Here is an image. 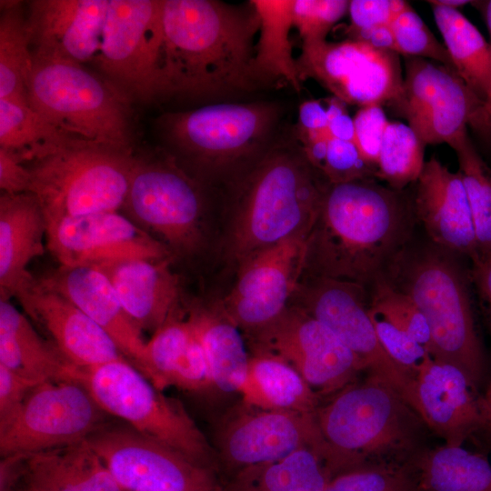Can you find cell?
I'll list each match as a JSON object with an SVG mask.
<instances>
[{
	"mask_svg": "<svg viewBox=\"0 0 491 491\" xmlns=\"http://www.w3.org/2000/svg\"><path fill=\"white\" fill-rule=\"evenodd\" d=\"M323 458V448L309 446L254 467L260 472L262 491H326L330 479Z\"/></svg>",
	"mask_w": 491,
	"mask_h": 491,
	"instance_id": "40",
	"label": "cell"
},
{
	"mask_svg": "<svg viewBox=\"0 0 491 491\" xmlns=\"http://www.w3.org/2000/svg\"><path fill=\"white\" fill-rule=\"evenodd\" d=\"M368 291L370 308L414 337L428 351L431 341L429 326L415 302L384 278L376 281Z\"/></svg>",
	"mask_w": 491,
	"mask_h": 491,
	"instance_id": "41",
	"label": "cell"
},
{
	"mask_svg": "<svg viewBox=\"0 0 491 491\" xmlns=\"http://www.w3.org/2000/svg\"><path fill=\"white\" fill-rule=\"evenodd\" d=\"M32 52L20 2L1 1L0 99L28 105Z\"/></svg>",
	"mask_w": 491,
	"mask_h": 491,
	"instance_id": "37",
	"label": "cell"
},
{
	"mask_svg": "<svg viewBox=\"0 0 491 491\" xmlns=\"http://www.w3.org/2000/svg\"><path fill=\"white\" fill-rule=\"evenodd\" d=\"M404 472L388 466L356 469L330 480L326 491H411Z\"/></svg>",
	"mask_w": 491,
	"mask_h": 491,
	"instance_id": "46",
	"label": "cell"
},
{
	"mask_svg": "<svg viewBox=\"0 0 491 491\" xmlns=\"http://www.w3.org/2000/svg\"><path fill=\"white\" fill-rule=\"evenodd\" d=\"M169 262L133 258L94 266L107 276L123 307L140 328L155 333L177 318L179 282Z\"/></svg>",
	"mask_w": 491,
	"mask_h": 491,
	"instance_id": "27",
	"label": "cell"
},
{
	"mask_svg": "<svg viewBox=\"0 0 491 491\" xmlns=\"http://www.w3.org/2000/svg\"><path fill=\"white\" fill-rule=\"evenodd\" d=\"M1 491H125L86 440L1 458Z\"/></svg>",
	"mask_w": 491,
	"mask_h": 491,
	"instance_id": "20",
	"label": "cell"
},
{
	"mask_svg": "<svg viewBox=\"0 0 491 491\" xmlns=\"http://www.w3.org/2000/svg\"><path fill=\"white\" fill-rule=\"evenodd\" d=\"M327 124V111L320 101L307 100L301 104L296 130L326 131L328 130Z\"/></svg>",
	"mask_w": 491,
	"mask_h": 491,
	"instance_id": "52",
	"label": "cell"
},
{
	"mask_svg": "<svg viewBox=\"0 0 491 491\" xmlns=\"http://www.w3.org/2000/svg\"><path fill=\"white\" fill-rule=\"evenodd\" d=\"M82 370L81 382L107 415L208 466L211 449L184 406L127 360Z\"/></svg>",
	"mask_w": 491,
	"mask_h": 491,
	"instance_id": "9",
	"label": "cell"
},
{
	"mask_svg": "<svg viewBox=\"0 0 491 491\" xmlns=\"http://www.w3.org/2000/svg\"><path fill=\"white\" fill-rule=\"evenodd\" d=\"M37 385L0 364V426L15 415L30 391Z\"/></svg>",
	"mask_w": 491,
	"mask_h": 491,
	"instance_id": "49",
	"label": "cell"
},
{
	"mask_svg": "<svg viewBox=\"0 0 491 491\" xmlns=\"http://www.w3.org/2000/svg\"><path fill=\"white\" fill-rule=\"evenodd\" d=\"M353 40L361 41L385 51H396V42L391 25H381L352 33Z\"/></svg>",
	"mask_w": 491,
	"mask_h": 491,
	"instance_id": "53",
	"label": "cell"
},
{
	"mask_svg": "<svg viewBox=\"0 0 491 491\" xmlns=\"http://www.w3.org/2000/svg\"><path fill=\"white\" fill-rule=\"evenodd\" d=\"M83 145L62 131L29 105L0 99V147L16 153L32 163Z\"/></svg>",
	"mask_w": 491,
	"mask_h": 491,
	"instance_id": "35",
	"label": "cell"
},
{
	"mask_svg": "<svg viewBox=\"0 0 491 491\" xmlns=\"http://www.w3.org/2000/svg\"><path fill=\"white\" fill-rule=\"evenodd\" d=\"M315 416L334 468L406 449L417 416L395 388L369 376L340 390Z\"/></svg>",
	"mask_w": 491,
	"mask_h": 491,
	"instance_id": "7",
	"label": "cell"
},
{
	"mask_svg": "<svg viewBox=\"0 0 491 491\" xmlns=\"http://www.w3.org/2000/svg\"><path fill=\"white\" fill-rule=\"evenodd\" d=\"M85 440L125 491H221L207 466L124 422L110 420Z\"/></svg>",
	"mask_w": 491,
	"mask_h": 491,
	"instance_id": "14",
	"label": "cell"
},
{
	"mask_svg": "<svg viewBox=\"0 0 491 491\" xmlns=\"http://www.w3.org/2000/svg\"><path fill=\"white\" fill-rule=\"evenodd\" d=\"M456 258L433 244L416 249L406 246L383 278L406 294L424 315L431 335L429 355L457 366L476 390L486 360L467 276Z\"/></svg>",
	"mask_w": 491,
	"mask_h": 491,
	"instance_id": "5",
	"label": "cell"
},
{
	"mask_svg": "<svg viewBox=\"0 0 491 491\" xmlns=\"http://www.w3.org/2000/svg\"><path fill=\"white\" fill-rule=\"evenodd\" d=\"M31 321L73 366L86 369L125 359L113 339L70 300L33 282L17 296ZM126 360V359H125Z\"/></svg>",
	"mask_w": 491,
	"mask_h": 491,
	"instance_id": "23",
	"label": "cell"
},
{
	"mask_svg": "<svg viewBox=\"0 0 491 491\" xmlns=\"http://www.w3.org/2000/svg\"><path fill=\"white\" fill-rule=\"evenodd\" d=\"M0 364L28 380H79L83 370L70 364L10 300L0 299Z\"/></svg>",
	"mask_w": 491,
	"mask_h": 491,
	"instance_id": "29",
	"label": "cell"
},
{
	"mask_svg": "<svg viewBox=\"0 0 491 491\" xmlns=\"http://www.w3.org/2000/svg\"><path fill=\"white\" fill-rule=\"evenodd\" d=\"M479 5H482V11L484 13V15H485V18H486V25H487V27H488V30H489V33H490V36H491V0L479 2ZM486 110H487L488 115L491 116V94H490V97L488 99V102L486 104Z\"/></svg>",
	"mask_w": 491,
	"mask_h": 491,
	"instance_id": "56",
	"label": "cell"
},
{
	"mask_svg": "<svg viewBox=\"0 0 491 491\" xmlns=\"http://www.w3.org/2000/svg\"><path fill=\"white\" fill-rule=\"evenodd\" d=\"M163 0H108L95 62L128 101L166 97L162 73Z\"/></svg>",
	"mask_w": 491,
	"mask_h": 491,
	"instance_id": "11",
	"label": "cell"
},
{
	"mask_svg": "<svg viewBox=\"0 0 491 491\" xmlns=\"http://www.w3.org/2000/svg\"><path fill=\"white\" fill-rule=\"evenodd\" d=\"M408 6L409 4L402 0L349 1L350 30L355 33L376 25H391Z\"/></svg>",
	"mask_w": 491,
	"mask_h": 491,
	"instance_id": "48",
	"label": "cell"
},
{
	"mask_svg": "<svg viewBox=\"0 0 491 491\" xmlns=\"http://www.w3.org/2000/svg\"><path fill=\"white\" fill-rule=\"evenodd\" d=\"M316 173L295 133L281 134L241 178L234 231L238 257L246 260L296 234L310 235L326 186Z\"/></svg>",
	"mask_w": 491,
	"mask_h": 491,
	"instance_id": "3",
	"label": "cell"
},
{
	"mask_svg": "<svg viewBox=\"0 0 491 491\" xmlns=\"http://www.w3.org/2000/svg\"><path fill=\"white\" fill-rule=\"evenodd\" d=\"M282 108L274 101L213 103L157 119L163 150L203 185L235 168L248 173L281 135Z\"/></svg>",
	"mask_w": 491,
	"mask_h": 491,
	"instance_id": "4",
	"label": "cell"
},
{
	"mask_svg": "<svg viewBox=\"0 0 491 491\" xmlns=\"http://www.w3.org/2000/svg\"><path fill=\"white\" fill-rule=\"evenodd\" d=\"M418 469L426 491H491V464L462 446L445 444L426 453Z\"/></svg>",
	"mask_w": 491,
	"mask_h": 491,
	"instance_id": "36",
	"label": "cell"
},
{
	"mask_svg": "<svg viewBox=\"0 0 491 491\" xmlns=\"http://www.w3.org/2000/svg\"><path fill=\"white\" fill-rule=\"evenodd\" d=\"M26 28L33 56L84 65L100 47L108 0L28 2Z\"/></svg>",
	"mask_w": 491,
	"mask_h": 491,
	"instance_id": "21",
	"label": "cell"
},
{
	"mask_svg": "<svg viewBox=\"0 0 491 491\" xmlns=\"http://www.w3.org/2000/svg\"><path fill=\"white\" fill-rule=\"evenodd\" d=\"M256 332L267 352L289 363L314 391H340L365 370L329 327L304 310H286Z\"/></svg>",
	"mask_w": 491,
	"mask_h": 491,
	"instance_id": "16",
	"label": "cell"
},
{
	"mask_svg": "<svg viewBox=\"0 0 491 491\" xmlns=\"http://www.w3.org/2000/svg\"><path fill=\"white\" fill-rule=\"evenodd\" d=\"M38 281L82 310L115 343L125 358L149 380L143 330L123 307L107 276L94 266H59Z\"/></svg>",
	"mask_w": 491,
	"mask_h": 491,
	"instance_id": "25",
	"label": "cell"
},
{
	"mask_svg": "<svg viewBox=\"0 0 491 491\" xmlns=\"http://www.w3.org/2000/svg\"><path fill=\"white\" fill-rule=\"evenodd\" d=\"M353 119L355 144L364 159L376 170L382 141L390 120L379 105L360 107Z\"/></svg>",
	"mask_w": 491,
	"mask_h": 491,
	"instance_id": "47",
	"label": "cell"
},
{
	"mask_svg": "<svg viewBox=\"0 0 491 491\" xmlns=\"http://www.w3.org/2000/svg\"><path fill=\"white\" fill-rule=\"evenodd\" d=\"M45 245L59 266H64L172 257L167 246L118 211L69 217L50 224Z\"/></svg>",
	"mask_w": 491,
	"mask_h": 491,
	"instance_id": "19",
	"label": "cell"
},
{
	"mask_svg": "<svg viewBox=\"0 0 491 491\" xmlns=\"http://www.w3.org/2000/svg\"><path fill=\"white\" fill-rule=\"evenodd\" d=\"M391 26L396 54L428 59L455 69L446 46L410 5L393 21Z\"/></svg>",
	"mask_w": 491,
	"mask_h": 491,
	"instance_id": "42",
	"label": "cell"
},
{
	"mask_svg": "<svg viewBox=\"0 0 491 491\" xmlns=\"http://www.w3.org/2000/svg\"><path fill=\"white\" fill-rule=\"evenodd\" d=\"M377 337L389 357L412 376L429 356L427 349L407 333L370 308Z\"/></svg>",
	"mask_w": 491,
	"mask_h": 491,
	"instance_id": "45",
	"label": "cell"
},
{
	"mask_svg": "<svg viewBox=\"0 0 491 491\" xmlns=\"http://www.w3.org/2000/svg\"><path fill=\"white\" fill-rule=\"evenodd\" d=\"M476 389L457 366L430 355L413 374L406 402L448 446L479 430Z\"/></svg>",
	"mask_w": 491,
	"mask_h": 491,
	"instance_id": "22",
	"label": "cell"
},
{
	"mask_svg": "<svg viewBox=\"0 0 491 491\" xmlns=\"http://www.w3.org/2000/svg\"><path fill=\"white\" fill-rule=\"evenodd\" d=\"M135 155L96 145L75 146L25 164L29 192L47 225L65 218L118 211L128 191Z\"/></svg>",
	"mask_w": 491,
	"mask_h": 491,
	"instance_id": "8",
	"label": "cell"
},
{
	"mask_svg": "<svg viewBox=\"0 0 491 491\" xmlns=\"http://www.w3.org/2000/svg\"><path fill=\"white\" fill-rule=\"evenodd\" d=\"M309 446L324 447L315 413L259 409L234 421L223 438L225 457L248 468Z\"/></svg>",
	"mask_w": 491,
	"mask_h": 491,
	"instance_id": "26",
	"label": "cell"
},
{
	"mask_svg": "<svg viewBox=\"0 0 491 491\" xmlns=\"http://www.w3.org/2000/svg\"><path fill=\"white\" fill-rule=\"evenodd\" d=\"M112 418L79 380L38 384L0 426L1 458L85 440Z\"/></svg>",
	"mask_w": 491,
	"mask_h": 491,
	"instance_id": "13",
	"label": "cell"
},
{
	"mask_svg": "<svg viewBox=\"0 0 491 491\" xmlns=\"http://www.w3.org/2000/svg\"><path fill=\"white\" fill-rule=\"evenodd\" d=\"M300 80L313 78L346 104L396 105L403 92L398 54L348 40L303 45Z\"/></svg>",
	"mask_w": 491,
	"mask_h": 491,
	"instance_id": "15",
	"label": "cell"
},
{
	"mask_svg": "<svg viewBox=\"0 0 491 491\" xmlns=\"http://www.w3.org/2000/svg\"><path fill=\"white\" fill-rule=\"evenodd\" d=\"M128 103L105 78L84 65L32 55L28 105L82 142L132 153Z\"/></svg>",
	"mask_w": 491,
	"mask_h": 491,
	"instance_id": "6",
	"label": "cell"
},
{
	"mask_svg": "<svg viewBox=\"0 0 491 491\" xmlns=\"http://www.w3.org/2000/svg\"><path fill=\"white\" fill-rule=\"evenodd\" d=\"M413 210L436 246L456 256L478 260L470 205L460 173L437 158L425 162L416 182Z\"/></svg>",
	"mask_w": 491,
	"mask_h": 491,
	"instance_id": "24",
	"label": "cell"
},
{
	"mask_svg": "<svg viewBox=\"0 0 491 491\" xmlns=\"http://www.w3.org/2000/svg\"><path fill=\"white\" fill-rule=\"evenodd\" d=\"M427 2L428 4L439 5L454 9H457L458 7L464 6L467 4H474V2L466 0H429Z\"/></svg>",
	"mask_w": 491,
	"mask_h": 491,
	"instance_id": "57",
	"label": "cell"
},
{
	"mask_svg": "<svg viewBox=\"0 0 491 491\" xmlns=\"http://www.w3.org/2000/svg\"><path fill=\"white\" fill-rule=\"evenodd\" d=\"M429 5L455 70L486 107L491 94V45L457 9Z\"/></svg>",
	"mask_w": 491,
	"mask_h": 491,
	"instance_id": "33",
	"label": "cell"
},
{
	"mask_svg": "<svg viewBox=\"0 0 491 491\" xmlns=\"http://www.w3.org/2000/svg\"><path fill=\"white\" fill-rule=\"evenodd\" d=\"M47 222L30 192L0 195V299L10 300L35 279L29 263L45 253Z\"/></svg>",
	"mask_w": 491,
	"mask_h": 491,
	"instance_id": "28",
	"label": "cell"
},
{
	"mask_svg": "<svg viewBox=\"0 0 491 491\" xmlns=\"http://www.w3.org/2000/svg\"><path fill=\"white\" fill-rule=\"evenodd\" d=\"M309 234H296L244 260L223 306L236 326L258 331L285 311L306 265Z\"/></svg>",
	"mask_w": 491,
	"mask_h": 491,
	"instance_id": "18",
	"label": "cell"
},
{
	"mask_svg": "<svg viewBox=\"0 0 491 491\" xmlns=\"http://www.w3.org/2000/svg\"><path fill=\"white\" fill-rule=\"evenodd\" d=\"M327 183L339 184L376 176V170L362 156L353 142L330 138L317 170Z\"/></svg>",
	"mask_w": 491,
	"mask_h": 491,
	"instance_id": "44",
	"label": "cell"
},
{
	"mask_svg": "<svg viewBox=\"0 0 491 491\" xmlns=\"http://www.w3.org/2000/svg\"><path fill=\"white\" fill-rule=\"evenodd\" d=\"M452 148L457 156L458 172L472 213L477 243V264L491 258V169L479 155L468 134Z\"/></svg>",
	"mask_w": 491,
	"mask_h": 491,
	"instance_id": "38",
	"label": "cell"
},
{
	"mask_svg": "<svg viewBox=\"0 0 491 491\" xmlns=\"http://www.w3.org/2000/svg\"><path fill=\"white\" fill-rule=\"evenodd\" d=\"M408 201L372 178L327 183L307 241L306 264L316 277L371 287L407 246Z\"/></svg>",
	"mask_w": 491,
	"mask_h": 491,
	"instance_id": "2",
	"label": "cell"
},
{
	"mask_svg": "<svg viewBox=\"0 0 491 491\" xmlns=\"http://www.w3.org/2000/svg\"><path fill=\"white\" fill-rule=\"evenodd\" d=\"M472 277L488 307L491 319V258L472 265Z\"/></svg>",
	"mask_w": 491,
	"mask_h": 491,
	"instance_id": "54",
	"label": "cell"
},
{
	"mask_svg": "<svg viewBox=\"0 0 491 491\" xmlns=\"http://www.w3.org/2000/svg\"><path fill=\"white\" fill-rule=\"evenodd\" d=\"M31 175L22 158L15 152L0 147V189L5 194L29 192Z\"/></svg>",
	"mask_w": 491,
	"mask_h": 491,
	"instance_id": "50",
	"label": "cell"
},
{
	"mask_svg": "<svg viewBox=\"0 0 491 491\" xmlns=\"http://www.w3.org/2000/svg\"><path fill=\"white\" fill-rule=\"evenodd\" d=\"M349 8L346 0H295L294 26L303 40V45L326 41L332 26Z\"/></svg>",
	"mask_w": 491,
	"mask_h": 491,
	"instance_id": "43",
	"label": "cell"
},
{
	"mask_svg": "<svg viewBox=\"0 0 491 491\" xmlns=\"http://www.w3.org/2000/svg\"><path fill=\"white\" fill-rule=\"evenodd\" d=\"M162 73L167 96L224 103L258 88L259 17L249 1L163 0Z\"/></svg>",
	"mask_w": 491,
	"mask_h": 491,
	"instance_id": "1",
	"label": "cell"
},
{
	"mask_svg": "<svg viewBox=\"0 0 491 491\" xmlns=\"http://www.w3.org/2000/svg\"><path fill=\"white\" fill-rule=\"evenodd\" d=\"M346 105L336 96L327 100V129L332 138L355 143L354 119L348 115Z\"/></svg>",
	"mask_w": 491,
	"mask_h": 491,
	"instance_id": "51",
	"label": "cell"
},
{
	"mask_svg": "<svg viewBox=\"0 0 491 491\" xmlns=\"http://www.w3.org/2000/svg\"><path fill=\"white\" fill-rule=\"evenodd\" d=\"M187 320L204 348L212 386L223 392L239 393L250 357L237 326L205 310H193Z\"/></svg>",
	"mask_w": 491,
	"mask_h": 491,
	"instance_id": "34",
	"label": "cell"
},
{
	"mask_svg": "<svg viewBox=\"0 0 491 491\" xmlns=\"http://www.w3.org/2000/svg\"><path fill=\"white\" fill-rule=\"evenodd\" d=\"M204 185L163 149L156 155L135 156L122 208L171 253L189 254L202 239Z\"/></svg>",
	"mask_w": 491,
	"mask_h": 491,
	"instance_id": "10",
	"label": "cell"
},
{
	"mask_svg": "<svg viewBox=\"0 0 491 491\" xmlns=\"http://www.w3.org/2000/svg\"><path fill=\"white\" fill-rule=\"evenodd\" d=\"M424 145L453 146L471 125L491 141V116L453 68L420 57H407L403 92L396 105Z\"/></svg>",
	"mask_w": 491,
	"mask_h": 491,
	"instance_id": "12",
	"label": "cell"
},
{
	"mask_svg": "<svg viewBox=\"0 0 491 491\" xmlns=\"http://www.w3.org/2000/svg\"><path fill=\"white\" fill-rule=\"evenodd\" d=\"M479 430L491 435V382L486 392L477 397Z\"/></svg>",
	"mask_w": 491,
	"mask_h": 491,
	"instance_id": "55",
	"label": "cell"
},
{
	"mask_svg": "<svg viewBox=\"0 0 491 491\" xmlns=\"http://www.w3.org/2000/svg\"><path fill=\"white\" fill-rule=\"evenodd\" d=\"M305 296L304 311L329 327L361 361L369 376L391 386L406 400L412 376L383 348L369 314L368 288L316 277Z\"/></svg>",
	"mask_w": 491,
	"mask_h": 491,
	"instance_id": "17",
	"label": "cell"
},
{
	"mask_svg": "<svg viewBox=\"0 0 491 491\" xmlns=\"http://www.w3.org/2000/svg\"><path fill=\"white\" fill-rule=\"evenodd\" d=\"M425 145L408 125L389 121L378 155L376 176L397 191L416 183L425 165Z\"/></svg>",
	"mask_w": 491,
	"mask_h": 491,
	"instance_id": "39",
	"label": "cell"
},
{
	"mask_svg": "<svg viewBox=\"0 0 491 491\" xmlns=\"http://www.w3.org/2000/svg\"><path fill=\"white\" fill-rule=\"evenodd\" d=\"M149 381L160 391L175 386L200 392L212 386L202 344L191 323L173 319L146 343Z\"/></svg>",
	"mask_w": 491,
	"mask_h": 491,
	"instance_id": "30",
	"label": "cell"
},
{
	"mask_svg": "<svg viewBox=\"0 0 491 491\" xmlns=\"http://www.w3.org/2000/svg\"><path fill=\"white\" fill-rule=\"evenodd\" d=\"M239 394L263 410L316 412V392L289 363L268 352L249 358Z\"/></svg>",
	"mask_w": 491,
	"mask_h": 491,
	"instance_id": "31",
	"label": "cell"
},
{
	"mask_svg": "<svg viewBox=\"0 0 491 491\" xmlns=\"http://www.w3.org/2000/svg\"><path fill=\"white\" fill-rule=\"evenodd\" d=\"M250 1L259 17V37L253 61L258 84L261 86L283 79L298 92L301 80L289 39L295 0Z\"/></svg>",
	"mask_w": 491,
	"mask_h": 491,
	"instance_id": "32",
	"label": "cell"
}]
</instances>
